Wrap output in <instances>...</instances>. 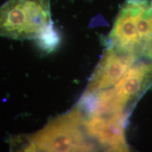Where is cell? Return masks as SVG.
<instances>
[{"label":"cell","mask_w":152,"mask_h":152,"mask_svg":"<svg viewBox=\"0 0 152 152\" xmlns=\"http://www.w3.org/2000/svg\"><path fill=\"white\" fill-rule=\"evenodd\" d=\"M0 37L35 39L50 52L58 45L59 36L54 28L51 0H8L0 6Z\"/></svg>","instance_id":"1"},{"label":"cell","mask_w":152,"mask_h":152,"mask_svg":"<svg viewBox=\"0 0 152 152\" xmlns=\"http://www.w3.org/2000/svg\"><path fill=\"white\" fill-rule=\"evenodd\" d=\"M107 46L152 58V0H126L108 37Z\"/></svg>","instance_id":"2"},{"label":"cell","mask_w":152,"mask_h":152,"mask_svg":"<svg viewBox=\"0 0 152 152\" xmlns=\"http://www.w3.org/2000/svg\"><path fill=\"white\" fill-rule=\"evenodd\" d=\"M85 116L77 106L55 118L44 128L28 137L23 149L30 151H87L95 147L87 136Z\"/></svg>","instance_id":"3"},{"label":"cell","mask_w":152,"mask_h":152,"mask_svg":"<svg viewBox=\"0 0 152 152\" xmlns=\"http://www.w3.org/2000/svg\"><path fill=\"white\" fill-rule=\"evenodd\" d=\"M152 87V58H139L109 89L107 96L118 109L130 114L138 100Z\"/></svg>","instance_id":"4"},{"label":"cell","mask_w":152,"mask_h":152,"mask_svg":"<svg viewBox=\"0 0 152 152\" xmlns=\"http://www.w3.org/2000/svg\"><path fill=\"white\" fill-rule=\"evenodd\" d=\"M140 58L132 51L107 46L84 94H93L113 87Z\"/></svg>","instance_id":"5"},{"label":"cell","mask_w":152,"mask_h":152,"mask_svg":"<svg viewBox=\"0 0 152 152\" xmlns=\"http://www.w3.org/2000/svg\"><path fill=\"white\" fill-rule=\"evenodd\" d=\"M85 116L86 133L94 145L111 151H128L125 126L128 118L123 116Z\"/></svg>","instance_id":"6"}]
</instances>
